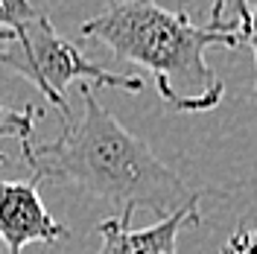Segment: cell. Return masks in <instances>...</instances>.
I'll return each instance as SVG.
<instances>
[{
	"instance_id": "obj_9",
	"label": "cell",
	"mask_w": 257,
	"mask_h": 254,
	"mask_svg": "<svg viewBox=\"0 0 257 254\" xmlns=\"http://www.w3.org/2000/svg\"><path fill=\"white\" fill-rule=\"evenodd\" d=\"M219 254H257V228H242L231 234Z\"/></svg>"
},
{
	"instance_id": "obj_3",
	"label": "cell",
	"mask_w": 257,
	"mask_h": 254,
	"mask_svg": "<svg viewBox=\"0 0 257 254\" xmlns=\"http://www.w3.org/2000/svg\"><path fill=\"white\" fill-rule=\"evenodd\" d=\"M0 64L18 76L32 82L41 94L47 96L50 105L62 111V123L70 120V105H67V85L70 82H91V88H120L128 94L144 91L141 76H126V73H111L99 64L88 62L79 53L73 41L56 32L50 18L41 12L38 18L27 21L24 27L12 30L9 47L0 50Z\"/></svg>"
},
{
	"instance_id": "obj_2",
	"label": "cell",
	"mask_w": 257,
	"mask_h": 254,
	"mask_svg": "<svg viewBox=\"0 0 257 254\" xmlns=\"http://www.w3.org/2000/svg\"><path fill=\"white\" fill-rule=\"evenodd\" d=\"M82 35L111 50L120 62L146 67L161 99L181 114L210 111L222 102L225 85L205 53L210 47L237 50L245 35L231 27H199L184 9H167L155 0H108L105 12L82 24Z\"/></svg>"
},
{
	"instance_id": "obj_4",
	"label": "cell",
	"mask_w": 257,
	"mask_h": 254,
	"mask_svg": "<svg viewBox=\"0 0 257 254\" xmlns=\"http://www.w3.org/2000/svg\"><path fill=\"white\" fill-rule=\"evenodd\" d=\"M0 239L6 242V254H24L30 242L53 245L67 239V228L50 216L32 175L27 181L0 178Z\"/></svg>"
},
{
	"instance_id": "obj_8",
	"label": "cell",
	"mask_w": 257,
	"mask_h": 254,
	"mask_svg": "<svg viewBox=\"0 0 257 254\" xmlns=\"http://www.w3.org/2000/svg\"><path fill=\"white\" fill-rule=\"evenodd\" d=\"M38 15L41 12L30 0H0V30H18Z\"/></svg>"
},
{
	"instance_id": "obj_1",
	"label": "cell",
	"mask_w": 257,
	"mask_h": 254,
	"mask_svg": "<svg viewBox=\"0 0 257 254\" xmlns=\"http://www.w3.org/2000/svg\"><path fill=\"white\" fill-rule=\"evenodd\" d=\"M96 88L82 82L85 114L79 123H62V135L50 143H21L35 181H70L79 190L120 207V213L149 210L158 219L199 202L205 190H190L149 149L144 138L128 132L108 114L94 94Z\"/></svg>"
},
{
	"instance_id": "obj_12",
	"label": "cell",
	"mask_w": 257,
	"mask_h": 254,
	"mask_svg": "<svg viewBox=\"0 0 257 254\" xmlns=\"http://www.w3.org/2000/svg\"><path fill=\"white\" fill-rule=\"evenodd\" d=\"M251 99L257 102V82H254V88H251Z\"/></svg>"
},
{
	"instance_id": "obj_5",
	"label": "cell",
	"mask_w": 257,
	"mask_h": 254,
	"mask_svg": "<svg viewBox=\"0 0 257 254\" xmlns=\"http://www.w3.org/2000/svg\"><path fill=\"white\" fill-rule=\"evenodd\" d=\"M199 202H190L181 210L158 219L149 228H132V213L108 216L99 222V237L102 245L96 254H176V239L178 231H184L187 225H199Z\"/></svg>"
},
{
	"instance_id": "obj_10",
	"label": "cell",
	"mask_w": 257,
	"mask_h": 254,
	"mask_svg": "<svg viewBox=\"0 0 257 254\" xmlns=\"http://www.w3.org/2000/svg\"><path fill=\"white\" fill-rule=\"evenodd\" d=\"M245 9H248V21H251V35H248V44L254 47V62H257V0H245Z\"/></svg>"
},
{
	"instance_id": "obj_6",
	"label": "cell",
	"mask_w": 257,
	"mask_h": 254,
	"mask_svg": "<svg viewBox=\"0 0 257 254\" xmlns=\"http://www.w3.org/2000/svg\"><path fill=\"white\" fill-rule=\"evenodd\" d=\"M41 111L35 114V105H24V108H9L0 102V138H18V143L35 141V120ZM6 155L0 152V167H3Z\"/></svg>"
},
{
	"instance_id": "obj_7",
	"label": "cell",
	"mask_w": 257,
	"mask_h": 254,
	"mask_svg": "<svg viewBox=\"0 0 257 254\" xmlns=\"http://www.w3.org/2000/svg\"><path fill=\"white\" fill-rule=\"evenodd\" d=\"M210 24L240 30L242 35H245V41H248V35H251V21H248L245 0H213V9H210Z\"/></svg>"
},
{
	"instance_id": "obj_11",
	"label": "cell",
	"mask_w": 257,
	"mask_h": 254,
	"mask_svg": "<svg viewBox=\"0 0 257 254\" xmlns=\"http://www.w3.org/2000/svg\"><path fill=\"white\" fill-rule=\"evenodd\" d=\"M12 38V30H0V41H9Z\"/></svg>"
}]
</instances>
